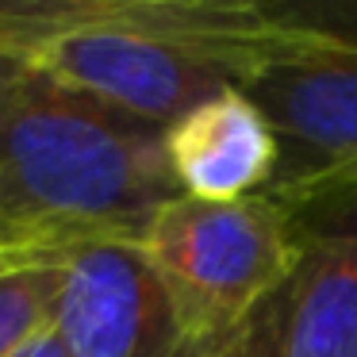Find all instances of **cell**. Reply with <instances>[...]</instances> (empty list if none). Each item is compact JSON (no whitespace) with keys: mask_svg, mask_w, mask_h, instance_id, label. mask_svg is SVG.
I'll list each match as a JSON object with an SVG mask.
<instances>
[{"mask_svg":"<svg viewBox=\"0 0 357 357\" xmlns=\"http://www.w3.org/2000/svg\"><path fill=\"white\" fill-rule=\"evenodd\" d=\"M139 250L169 292L185 342L196 346H215L288 284L296 265L288 211L265 192L231 204L177 196L154 215Z\"/></svg>","mask_w":357,"mask_h":357,"instance_id":"cell-3","label":"cell"},{"mask_svg":"<svg viewBox=\"0 0 357 357\" xmlns=\"http://www.w3.org/2000/svg\"><path fill=\"white\" fill-rule=\"evenodd\" d=\"M54 261V334L66 357H177L185 334L139 242H85Z\"/></svg>","mask_w":357,"mask_h":357,"instance_id":"cell-5","label":"cell"},{"mask_svg":"<svg viewBox=\"0 0 357 357\" xmlns=\"http://www.w3.org/2000/svg\"><path fill=\"white\" fill-rule=\"evenodd\" d=\"M165 158L185 196L231 204L269 188L277 139L261 108L242 89H231L165 127Z\"/></svg>","mask_w":357,"mask_h":357,"instance_id":"cell-7","label":"cell"},{"mask_svg":"<svg viewBox=\"0 0 357 357\" xmlns=\"http://www.w3.org/2000/svg\"><path fill=\"white\" fill-rule=\"evenodd\" d=\"M284 357H357V188L292 204Z\"/></svg>","mask_w":357,"mask_h":357,"instance_id":"cell-6","label":"cell"},{"mask_svg":"<svg viewBox=\"0 0 357 357\" xmlns=\"http://www.w3.org/2000/svg\"><path fill=\"white\" fill-rule=\"evenodd\" d=\"M16 265H24V257H12V254H0V277L4 273H12Z\"/></svg>","mask_w":357,"mask_h":357,"instance_id":"cell-12","label":"cell"},{"mask_svg":"<svg viewBox=\"0 0 357 357\" xmlns=\"http://www.w3.org/2000/svg\"><path fill=\"white\" fill-rule=\"evenodd\" d=\"M16 357H66V346H62V338L54 334V326H50L47 334H39L35 342H27Z\"/></svg>","mask_w":357,"mask_h":357,"instance_id":"cell-10","label":"cell"},{"mask_svg":"<svg viewBox=\"0 0 357 357\" xmlns=\"http://www.w3.org/2000/svg\"><path fill=\"white\" fill-rule=\"evenodd\" d=\"M284 315H288V284H280L234 331H227L211 346L208 357H284Z\"/></svg>","mask_w":357,"mask_h":357,"instance_id":"cell-9","label":"cell"},{"mask_svg":"<svg viewBox=\"0 0 357 357\" xmlns=\"http://www.w3.org/2000/svg\"><path fill=\"white\" fill-rule=\"evenodd\" d=\"M311 27L257 0H0V58L169 127L246 89Z\"/></svg>","mask_w":357,"mask_h":357,"instance_id":"cell-1","label":"cell"},{"mask_svg":"<svg viewBox=\"0 0 357 357\" xmlns=\"http://www.w3.org/2000/svg\"><path fill=\"white\" fill-rule=\"evenodd\" d=\"M58 292V261H24L0 277V357H16L27 342L54 326Z\"/></svg>","mask_w":357,"mask_h":357,"instance_id":"cell-8","label":"cell"},{"mask_svg":"<svg viewBox=\"0 0 357 357\" xmlns=\"http://www.w3.org/2000/svg\"><path fill=\"white\" fill-rule=\"evenodd\" d=\"M242 93L261 108L277 139V169L265 188L280 208L357 188V39L315 24L277 54Z\"/></svg>","mask_w":357,"mask_h":357,"instance_id":"cell-4","label":"cell"},{"mask_svg":"<svg viewBox=\"0 0 357 357\" xmlns=\"http://www.w3.org/2000/svg\"><path fill=\"white\" fill-rule=\"evenodd\" d=\"M211 346H196V342H185V346L177 349V357H208Z\"/></svg>","mask_w":357,"mask_h":357,"instance_id":"cell-11","label":"cell"},{"mask_svg":"<svg viewBox=\"0 0 357 357\" xmlns=\"http://www.w3.org/2000/svg\"><path fill=\"white\" fill-rule=\"evenodd\" d=\"M177 196L165 127L0 58V254L142 242Z\"/></svg>","mask_w":357,"mask_h":357,"instance_id":"cell-2","label":"cell"}]
</instances>
